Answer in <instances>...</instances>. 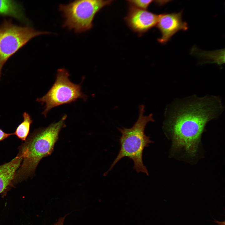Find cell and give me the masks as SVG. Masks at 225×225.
Instances as JSON below:
<instances>
[{
	"mask_svg": "<svg viewBox=\"0 0 225 225\" xmlns=\"http://www.w3.org/2000/svg\"><path fill=\"white\" fill-rule=\"evenodd\" d=\"M222 109L220 99L213 96L192 97L167 108L163 127L173 151L182 149L194 156L207 123Z\"/></svg>",
	"mask_w": 225,
	"mask_h": 225,
	"instance_id": "1",
	"label": "cell"
},
{
	"mask_svg": "<svg viewBox=\"0 0 225 225\" xmlns=\"http://www.w3.org/2000/svg\"><path fill=\"white\" fill-rule=\"evenodd\" d=\"M67 117L64 115L58 122L36 130L20 146L19 152L23 155L22 162L16 172L12 185L33 175L41 160L51 153L60 130L66 126Z\"/></svg>",
	"mask_w": 225,
	"mask_h": 225,
	"instance_id": "2",
	"label": "cell"
},
{
	"mask_svg": "<svg viewBox=\"0 0 225 225\" xmlns=\"http://www.w3.org/2000/svg\"><path fill=\"white\" fill-rule=\"evenodd\" d=\"M139 114L136 122L130 128H118L121 134L120 138V148L118 153L111 166L105 173L108 174L114 166L121 159L127 157L134 163L133 169L137 172H143L148 175V172L143 161V153L144 148L152 142L150 137L145 133L147 124L149 122H154L153 115H144L145 106H139Z\"/></svg>",
	"mask_w": 225,
	"mask_h": 225,
	"instance_id": "3",
	"label": "cell"
},
{
	"mask_svg": "<svg viewBox=\"0 0 225 225\" xmlns=\"http://www.w3.org/2000/svg\"><path fill=\"white\" fill-rule=\"evenodd\" d=\"M114 0H74L67 4H61L59 9L64 21L62 26L81 33L90 30L96 14Z\"/></svg>",
	"mask_w": 225,
	"mask_h": 225,
	"instance_id": "4",
	"label": "cell"
},
{
	"mask_svg": "<svg viewBox=\"0 0 225 225\" xmlns=\"http://www.w3.org/2000/svg\"><path fill=\"white\" fill-rule=\"evenodd\" d=\"M48 33L28 26L14 24L10 19L4 20L0 25V79L3 67L10 57L32 38Z\"/></svg>",
	"mask_w": 225,
	"mask_h": 225,
	"instance_id": "5",
	"label": "cell"
},
{
	"mask_svg": "<svg viewBox=\"0 0 225 225\" xmlns=\"http://www.w3.org/2000/svg\"><path fill=\"white\" fill-rule=\"evenodd\" d=\"M69 76L66 69H58L55 82L49 90L42 97L36 99L42 104H45V109L42 113L45 116L52 108L70 103L79 98L85 100L87 98L81 91V85L71 82L69 78Z\"/></svg>",
	"mask_w": 225,
	"mask_h": 225,
	"instance_id": "6",
	"label": "cell"
},
{
	"mask_svg": "<svg viewBox=\"0 0 225 225\" xmlns=\"http://www.w3.org/2000/svg\"><path fill=\"white\" fill-rule=\"evenodd\" d=\"M129 4L124 20L128 27L140 36L156 26L158 15Z\"/></svg>",
	"mask_w": 225,
	"mask_h": 225,
	"instance_id": "7",
	"label": "cell"
},
{
	"mask_svg": "<svg viewBox=\"0 0 225 225\" xmlns=\"http://www.w3.org/2000/svg\"><path fill=\"white\" fill-rule=\"evenodd\" d=\"M182 13L180 12L158 15L156 26L161 34L158 39L159 42L165 44L178 31L188 30L187 23L182 19Z\"/></svg>",
	"mask_w": 225,
	"mask_h": 225,
	"instance_id": "8",
	"label": "cell"
},
{
	"mask_svg": "<svg viewBox=\"0 0 225 225\" xmlns=\"http://www.w3.org/2000/svg\"><path fill=\"white\" fill-rule=\"evenodd\" d=\"M22 155L18 153L11 161L0 165V194L12 185L16 172L23 159Z\"/></svg>",
	"mask_w": 225,
	"mask_h": 225,
	"instance_id": "9",
	"label": "cell"
},
{
	"mask_svg": "<svg viewBox=\"0 0 225 225\" xmlns=\"http://www.w3.org/2000/svg\"><path fill=\"white\" fill-rule=\"evenodd\" d=\"M0 16L10 17L24 23H29L23 6L15 0H0Z\"/></svg>",
	"mask_w": 225,
	"mask_h": 225,
	"instance_id": "10",
	"label": "cell"
},
{
	"mask_svg": "<svg viewBox=\"0 0 225 225\" xmlns=\"http://www.w3.org/2000/svg\"><path fill=\"white\" fill-rule=\"evenodd\" d=\"M23 121L17 127L14 134L22 141H25L29 134L30 126L32 122L30 116L26 112L23 114Z\"/></svg>",
	"mask_w": 225,
	"mask_h": 225,
	"instance_id": "11",
	"label": "cell"
},
{
	"mask_svg": "<svg viewBox=\"0 0 225 225\" xmlns=\"http://www.w3.org/2000/svg\"><path fill=\"white\" fill-rule=\"evenodd\" d=\"M130 4L136 7L147 9L152 2L154 0H126Z\"/></svg>",
	"mask_w": 225,
	"mask_h": 225,
	"instance_id": "12",
	"label": "cell"
},
{
	"mask_svg": "<svg viewBox=\"0 0 225 225\" xmlns=\"http://www.w3.org/2000/svg\"><path fill=\"white\" fill-rule=\"evenodd\" d=\"M12 135H14L13 133H6L0 128V141L3 140Z\"/></svg>",
	"mask_w": 225,
	"mask_h": 225,
	"instance_id": "13",
	"label": "cell"
},
{
	"mask_svg": "<svg viewBox=\"0 0 225 225\" xmlns=\"http://www.w3.org/2000/svg\"><path fill=\"white\" fill-rule=\"evenodd\" d=\"M67 215L60 218L53 225H63L65 219Z\"/></svg>",
	"mask_w": 225,
	"mask_h": 225,
	"instance_id": "14",
	"label": "cell"
},
{
	"mask_svg": "<svg viewBox=\"0 0 225 225\" xmlns=\"http://www.w3.org/2000/svg\"><path fill=\"white\" fill-rule=\"evenodd\" d=\"M156 3L159 6H162L172 0H154Z\"/></svg>",
	"mask_w": 225,
	"mask_h": 225,
	"instance_id": "15",
	"label": "cell"
}]
</instances>
